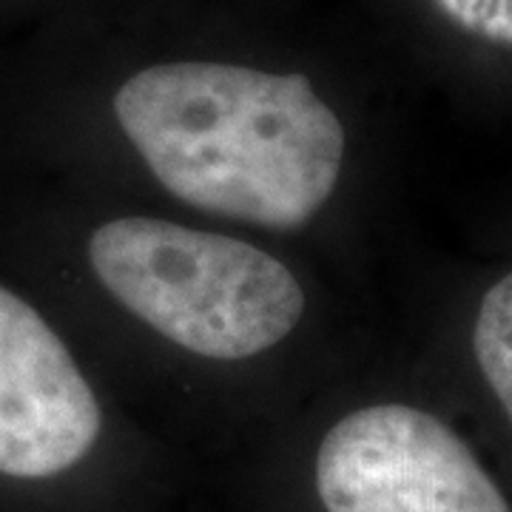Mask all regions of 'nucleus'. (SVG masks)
<instances>
[{
	"label": "nucleus",
	"mask_w": 512,
	"mask_h": 512,
	"mask_svg": "<svg viewBox=\"0 0 512 512\" xmlns=\"http://www.w3.org/2000/svg\"><path fill=\"white\" fill-rule=\"evenodd\" d=\"M114 114L177 200L228 220L302 228L342 174L345 128L305 74L160 63L120 86Z\"/></svg>",
	"instance_id": "nucleus-1"
},
{
	"label": "nucleus",
	"mask_w": 512,
	"mask_h": 512,
	"mask_svg": "<svg viewBox=\"0 0 512 512\" xmlns=\"http://www.w3.org/2000/svg\"><path fill=\"white\" fill-rule=\"evenodd\" d=\"M94 274L137 319L208 359L279 345L305 313L296 276L242 239L177 222L123 217L89 242Z\"/></svg>",
	"instance_id": "nucleus-2"
},
{
	"label": "nucleus",
	"mask_w": 512,
	"mask_h": 512,
	"mask_svg": "<svg viewBox=\"0 0 512 512\" xmlns=\"http://www.w3.org/2000/svg\"><path fill=\"white\" fill-rule=\"evenodd\" d=\"M316 493L328 512H512L456 430L410 404L339 421L316 453Z\"/></svg>",
	"instance_id": "nucleus-3"
},
{
	"label": "nucleus",
	"mask_w": 512,
	"mask_h": 512,
	"mask_svg": "<svg viewBox=\"0 0 512 512\" xmlns=\"http://www.w3.org/2000/svg\"><path fill=\"white\" fill-rule=\"evenodd\" d=\"M100 430V404L63 339L0 288V473L60 476L92 453Z\"/></svg>",
	"instance_id": "nucleus-4"
},
{
	"label": "nucleus",
	"mask_w": 512,
	"mask_h": 512,
	"mask_svg": "<svg viewBox=\"0 0 512 512\" xmlns=\"http://www.w3.org/2000/svg\"><path fill=\"white\" fill-rule=\"evenodd\" d=\"M473 350L484 379L512 424V274L484 293L473 328Z\"/></svg>",
	"instance_id": "nucleus-5"
},
{
	"label": "nucleus",
	"mask_w": 512,
	"mask_h": 512,
	"mask_svg": "<svg viewBox=\"0 0 512 512\" xmlns=\"http://www.w3.org/2000/svg\"><path fill=\"white\" fill-rule=\"evenodd\" d=\"M436 6L458 29L498 46H512V0H436Z\"/></svg>",
	"instance_id": "nucleus-6"
}]
</instances>
